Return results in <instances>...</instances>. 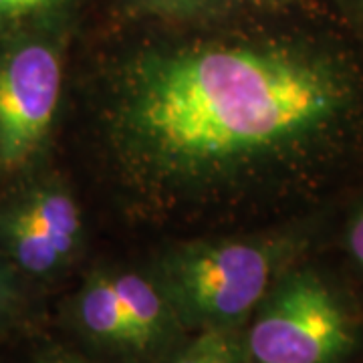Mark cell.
Wrapping results in <instances>:
<instances>
[{
    "label": "cell",
    "mask_w": 363,
    "mask_h": 363,
    "mask_svg": "<svg viewBox=\"0 0 363 363\" xmlns=\"http://www.w3.org/2000/svg\"><path fill=\"white\" fill-rule=\"evenodd\" d=\"M95 133L147 218L311 198L363 169V65L293 33L147 40L99 69Z\"/></svg>",
    "instance_id": "cell-1"
},
{
    "label": "cell",
    "mask_w": 363,
    "mask_h": 363,
    "mask_svg": "<svg viewBox=\"0 0 363 363\" xmlns=\"http://www.w3.org/2000/svg\"><path fill=\"white\" fill-rule=\"evenodd\" d=\"M307 242L305 228L192 238L164 248L147 272L188 333L242 329Z\"/></svg>",
    "instance_id": "cell-2"
},
{
    "label": "cell",
    "mask_w": 363,
    "mask_h": 363,
    "mask_svg": "<svg viewBox=\"0 0 363 363\" xmlns=\"http://www.w3.org/2000/svg\"><path fill=\"white\" fill-rule=\"evenodd\" d=\"M67 18L0 37V184L40 172L65 89Z\"/></svg>",
    "instance_id": "cell-3"
},
{
    "label": "cell",
    "mask_w": 363,
    "mask_h": 363,
    "mask_svg": "<svg viewBox=\"0 0 363 363\" xmlns=\"http://www.w3.org/2000/svg\"><path fill=\"white\" fill-rule=\"evenodd\" d=\"M359 323L331 281L291 264L242 327L250 363H347L359 347Z\"/></svg>",
    "instance_id": "cell-4"
},
{
    "label": "cell",
    "mask_w": 363,
    "mask_h": 363,
    "mask_svg": "<svg viewBox=\"0 0 363 363\" xmlns=\"http://www.w3.org/2000/svg\"><path fill=\"white\" fill-rule=\"evenodd\" d=\"M67 319L83 341L128 363H164L188 335L152 274L123 267L89 272Z\"/></svg>",
    "instance_id": "cell-5"
},
{
    "label": "cell",
    "mask_w": 363,
    "mask_h": 363,
    "mask_svg": "<svg viewBox=\"0 0 363 363\" xmlns=\"http://www.w3.org/2000/svg\"><path fill=\"white\" fill-rule=\"evenodd\" d=\"M85 220L77 196L52 174H30L0 194V257L25 281H51L77 260Z\"/></svg>",
    "instance_id": "cell-6"
},
{
    "label": "cell",
    "mask_w": 363,
    "mask_h": 363,
    "mask_svg": "<svg viewBox=\"0 0 363 363\" xmlns=\"http://www.w3.org/2000/svg\"><path fill=\"white\" fill-rule=\"evenodd\" d=\"M164 363H250L242 329H202L186 335Z\"/></svg>",
    "instance_id": "cell-7"
},
{
    "label": "cell",
    "mask_w": 363,
    "mask_h": 363,
    "mask_svg": "<svg viewBox=\"0 0 363 363\" xmlns=\"http://www.w3.org/2000/svg\"><path fill=\"white\" fill-rule=\"evenodd\" d=\"M79 0H0V37L28 26L69 18Z\"/></svg>",
    "instance_id": "cell-8"
},
{
    "label": "cell",
    "mask_w": 363,
    "mask_h": 363,
    "mask_svg": "<svg viewBox=\"0 0 363 363\" xmlns=\"http://www.w3.org/2000/svg\"><path fill=\"white\" fill-rule=\"evenodd\" d=\"M143 13L168 18H202L230 11L238 0H130Z\"/></svg>",
    "instance_id": "cell-9"
},
{
    "label": "cell",
    "mask_w": 363,
    "mask_h": 363,
    "mask_svg": "<svg viewBox=\"0 0 363 363\" xmlns=\"http://www.w3.org/2000/svg\"><path fill=\"white\" fill-rule=\"evenodd\" d=\"M23 277L0 257V333L16 321L23 309Z\"/></svg>",
    "instance_id": "cell-10"
},
{
    "label": "cell",
    "mask_w": 363,
    "mask_h": 363,
    "mask_svg": "<svg viewBox=\"0 0 363 363\" xmlns=\"http://www.w3.org/2000/svg\"><path fill=\"white\" fill-rule=\"evenodd\" d=\"M345 240H347V250H350L351 259L363 274V200L351 214Z\"/></svg>",
    "instance_id": "cell-11"
},
{
    "label": "cell",
    "mask_w": 363,
    "mask_h": 363,
    "mask_svg": "<svg viewBox=\"0 0 363 363\" xmlns=\"http://www.w3.org/2000/svg\"><path fill=\"white\" fill-rule=\"evenodd\" d=\"M37 363H95L79 355V353H73V351L61 350V347H51V350H45L37 357Z\"/></svg>",
    "instance_id": "cell-12"
},
{
    "label": "cell",
    "mask_w": 363,
    "mask_h": 363,
    "mask_svg": "<svg viewBox=\"0 0 363 363\" xmlns=\"http://www.w3.org/2000/svg\"><path fill=\"white\" fill-rule=\"evenodd\" d=\"M345 6H347V13L353 18L355 26L363 35V0H345Z\"/></svg>",
    "instance_id": "cell-13"
},
{
    "label": "cell",
    "mask_w": 363,
    "mask_h": 363,
    "mask_svg": "<svg viewBox=\"0 0 363 363\" xmlns=\"http://www.w3.org/2000/svg\"><path fill=\"white\" fill-rule=\"evenodd\" d=\"M267 2H272V4H283V2H291V0H267Z\"/></svg>",
    "instance_id": "cell-14"
}]
</instances>
